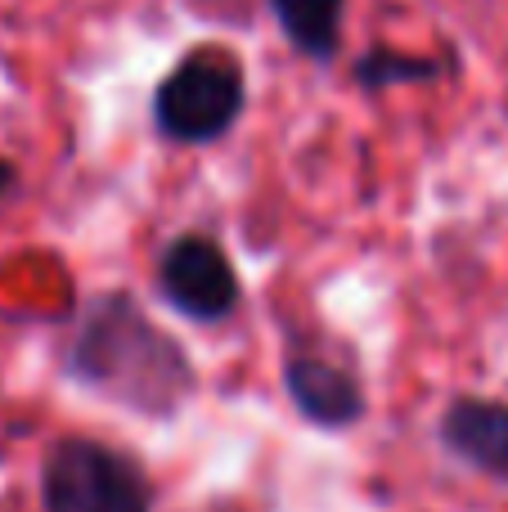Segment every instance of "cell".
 <instances>
[{"mask_svg":"<svg viewBox=\"0 0 508 512\" xmlns=\"http://www.w3.org/2000/svg\"><path fill=\"white\" fill-rule=\"evenodd\" d=\"M45 512H149V481L126 454L95 441H59L41 468Z\"/></svg>","mask_w":508,"mask_h":512,"instance_id":"obj_3","label":"cell"},{"mask_svg":"<svg viewBox=\"0 0 508 512\" xmlns=\"http://www.w3.org/2000/svg\"><path fill=\"white\" fill-rule=\"evenodd\" d=\"M284 36L311 59H333L342 27V0H270Z\"/></svg>","mask_w":508,"mask_h":512,"instance_id":"obj_7","label":"cell"},{"mask_svg":"<svg viewBox=\"0 0 508 512\" xmlns=\"http://www.w3.org/2000/svg\"><path fill=\"white\" fill-rule=\"evenodd\" d=\"M243 99H248V81H243L239 59L225 50H194L158 86L153 117L167 140L212 144L239 122Z\"/></svg>","mask_w":508,"mask_h":512,"instance_id":"obj_2","label":"cell"},{"mask_svg":"<svg viewBox=\"0 0 508 512\" xmlns=\"http://www.w3.org/2000/svg\"><path fill=\"white\" fill-rule=\"evenodd\" d=\"M356 77L360 86L378 90V86H392V81H428L437 77V63L432 59H410V54H396V50H374L356 63Z\"/></svg>","mask_w":508,"mask_h":512,"instance_id":"obj_8","label":"cell"},{"mask_svg":"<svg viewBox=\"0 0 508 512\" xmlns=\"http://www.w3.org/2000/svg\"><path fill=\"white\" fill-rule=\"evenodd\" d=\"M9 180H14V167H9V162H0V194L9 189Z\"/></svg>","mask_w":508,"mask_h":512,"instance_id":"obj_9","label":"cell"},{"mask_svg":"<svg viewBox=\"0 0 508 512\" xmlns=\"http://www.w3.org/2000/svg\"><path fill=\"white\" fill-rule=\"evenodd\" d=\"M441 441L464 463H473L477 472L508 481V405L473 396L455 400L441 418Z\"/></svg>","mask_w":508,"mask_h":512,"instance_id":"obj_5","label":"cell"},{"mask_svg":"<svg viewBox=\"0 0 508 512\" xmlns=\"http://www.w3.org/2000/svg\"><path fill=\"white\" fill-rule=\"evenodd\" d=\"M288 396L302 409L311 423L320 427H347L365 414V396H360V382L347 369L329 360H315V355H293L284 369Z\"/></svg>","mask_w":508,"mask_h":512,"instance_id":"obj_6","label":"cell"},{"mask_svg":"<svg viewBox=\"0 0 508 512\" xmlns=\"http://www.w3.org/2000/svg\"><path fill=\"white\" fill-rule=\"evenodd\" d=\"M72 373L140 414H167L189 391V360L180 346L126 297H104L86 315L72 346Z\"/></svg>","mask_w":508,"mask_h":512,"instance_id":"obj_1","label":"cell"},{"mask_svg":"<svg viewBox=\"0 0 508 512\" xmlns=\"http://www.w3.org/2000/svg\"><path fill=\"white\" fill-rule=\"evenodd\" d=\"M158 279L171 306L189 319H203V324L225 319L239 306V274H234L230 256L203 234H180L162 252Z\"/></svg>","mask_w":508,"mask_h":512,"instance_id":"obj_4","label":"cell"}]
</instances>
